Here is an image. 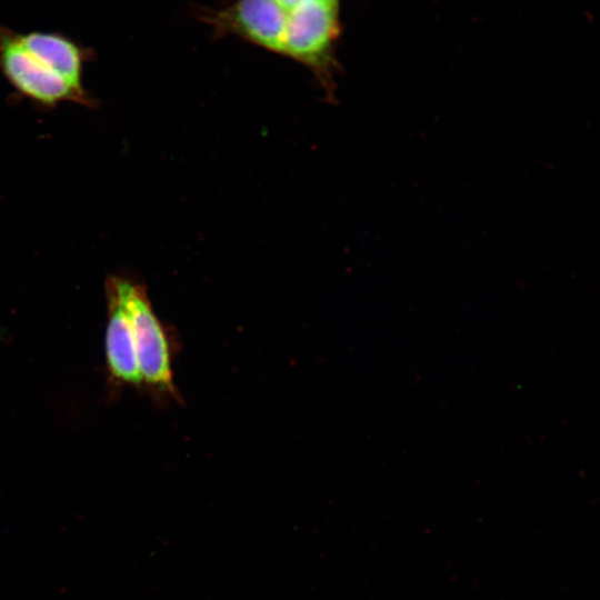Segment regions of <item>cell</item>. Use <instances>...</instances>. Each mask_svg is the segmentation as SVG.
<instances>
[{
	"mask_svg": "<svg viewBox=\"0 0 600 600\" xmlns=\"http://www.w3.org/2000/svg\"><path fill=\"white\" fill-rule=\"evenodd\" d=\"M120 298L128 314L142 386L160 398L180 400L173 381L172 346L146 288L137 281L112 276L106 281Z\"/></svg>",
	"mask_w": 600,
	"mask_h": 600,
	"instance_id": "6da1fadb",
	"label": "cell"
},
{
	"mask_svg": "<svg viewBox=\"0 0 600 600\" xmlns=\"http://www.w3.org/2000/svg\"><path fill=\"white\" fill-rule=\"evenodd\" d=\"M283 11L286 24L281 54L312 69L332 97V47L338 34V0H306Z\"/></svg>",
	"mask_w": 600,
	"mask_h": 600,
	"instance_id": "7a4b0ae2",
	"label": "cell"
},
{
	"mask_svg": "<svg viewBox=\"0 0 600 600\" xmlns=\"http://www.w3.org/2000/svg\"><path fill=\"white\" fill-rule=\"evenodd\" d=\"M0 73L14 90L32 102L56 107L74 102L93 107L88 92H80L32 54L21 42L19 32L0 24Z\"/></svg>",
	"mask_w": 600,
	"mask_h": 600,
	"instance_id": "3957f363",
	"label": "cell"
},
{
	"mask_svg": "<svg viewBox=\"0 0 600 600\" xmlns=\"http://www.w3.org/2000/svg\"><path fill=\"white\" fill-rule=\"evenodd\" d=\"M216 24L222 31L281 54L286 20L277 0H236L217 14Z\"/></svg>",
	"mask_w": 600,
	"mask_h": 600,
	"instance_id": "277c9868",
	"label": "cell"
},
{
	"mask_svg": "<svg viewBox=\"0 0 600 600\" xmlns=\"http://www.w3.org/2000/svg\"><path fill=\"white\" fill-rule=\"evenodd\" d=\"M108 321L106 360L110 379L117 386L142 388L137 350L126 309L116 291L106 284Z\"/></svg>",
	"mask_w": 600,
	"mask_h": 600,
	"instance_id": "5b68a950",
	"label": "cell"
},
{
	"mask_svg": "<svg viewBox=\"0 0 600 600\" xmlns=\"http://www.w3.org/2000/svg\"><path fill=\"white\" fill-rule=\"evenodd\" d=\"M23 46L71 87L80 92L84 89L83 67L89 59V51L77 41L56 31L19 32Z\"/></svg>",
	"mask_w": 600,
	"mask_h": 600,
	"instance_id": "8992f818",
	"label": "cell"
},
{
	"mask_svg": "<svg viewBox=\"0 0 600 600\" xmlns=\"http://www.w3.org/2000/svg\"><path fill=\"white\" fill-rule=\"evenodd\" d=\"M283 10H288L306 0H277Z\"/></svg>",
	"mask_w": 600,
	"mask_h": 600,
	"instance_id": "52a82bcc",
	"label": "cell"
}]
</instances>
